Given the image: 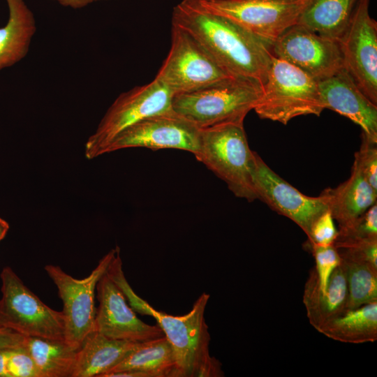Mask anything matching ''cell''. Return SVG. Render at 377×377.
Listing matches in <instances>:
<instances>
[{"mask_svg": "<svg viewBox=\"0 0 377 377\" xmlns=\"http://www.w3.org/2000/svg\"><path fill=\"white\" fill-rule=\"evenodd\" d=\"M172 24L189 33L230 75L263 87L273 57L272 45L193 0H183L174 7Z\"/></svg>", "mask_w": 377, "mask_h": 377, "instance_id": "6da1fadb", "label": "cell"}, {"mask_svg": "<svg viewBox=\"0 0 377 377\" xmlns=\"http://www.w3.org/2000/svg\"><path fill=\"white\" fill-rule=\"evenodd\" d=\"M106 272L134 311L156 320L172 348L177 377L224 376L221 364L209 353L211 337L205 318L209 294L202 293L187 313L172 316L155 309L133 291L124 276L119 247Z\"/></svg>", "mask_w": 377, "mask_h": 377, "instance_id": "7a4b0ae2", "label": "cell"}, {"mask_svg": "<svg viewBox=\"0 0 377 377\" xmlns=\"http://www.w3.org/2000/svg\"><path fill=\"white\" fill-rule=\"evenodd\" d=\"M262 87L251 80L232 76L195 91L175 94L172 110L200 129L244 121L258 103Z\"/></svg>", "mask_w": 377, "mask_h": 377, "instance_id": "3957f363", "label": "cell"}, {"mask_svg": "<svg viewBox=\"0 0 377 377\" xmlns=\"http://www.w3.org/2000/svg\"><path fill=\"white\" fill-rule=\"evenodd\" d=\"M194 156L235 196L249 202L257 200L252 177L254 151L249 148L244 121L201 129L200 147Z\"/></svg>", "mask_w": 377, "mask_h": 377, "instance_id": "277c9868", "label": "cell"}, {"mask_svg": "<svg viewBox=\"0 0 377 377\" xmlns=\"http://www.w3.org/2000/svg\"><path fill=\"white\" fill-rule=\"evenodd\" d=\"M324 110L318 82L294 66L272 57L261 96L253 110L261 119L287 124Z\"/></svg>", "mask_w": 377, "mask_h": 377, "instance_id": "5b68a950", "label": "cell"}, {"mask_svg": "<svg viewBox=\"0 0 377 377\" xmlns=\"http://www.w3.org/2000/svg\"><path fill=\"white\" fill-rule=\"evenodd\" d=\"M0 278V327L24 337L65 340L62 311L44 304L10 267L3 268Z\"/></svg>", "mask_w": 377, "mask_h": 377, "instance_id": "8992f818", "label": "cell"}, {"mask_svg": "<svg viewBox=\"0 0 377 377\" xmlns=\"http://www.w3.org/2000/svg\"><path fill=\"white\" fill-rule=\"evenodd\" d=\"M173 93L154 78L150 83L121 93L114 101L84 145V155L93 159L102 154L121 131L151 115L172 110Z\"/></svg>", "mask_w": 377, "mask_h": 377, "instance_id": "52a82bcc", "label": "cell"}, {"mask_svg": "<svg viewBox=\"0 0 377 377\" xmlns=\"http://www.w3.org/2000/svg\"><path fill=\"white\" fill-rule=\"evenodd\" d=\"M232 76L189 33L172 24L170 49L155 78L174 95Z\"/></svg>", "mask_w": 377, "mask_h": 377, "instance_id": "ba28073f", "label": "cell"}, {"mask_svg": "<svg viewBox=\"0 0 377 377\" xmlns=\"http://www.w3.org/2000/svg\"><path fill=\"white\" fill-rule=\"evenodd\" d=\"M117 248L108 251L90 274L82 279L73 278L59 266L47 265L45 267L63 302L65 341L77 349L87 336L95 330L96 284L106 272Z\"/></svg>", "mask_w": 377, "mask_h": 377, "instance_id": "9c48e42d", "label": "cell"}, {"mask_svg": "<svg viewBox=\"0 0 377 377\" xmlns=\"http://www.w3.org/2000/svg\"><path fill=\"white\" fill-rule=\"evenodd\" d=\"M272 45L297 24L306 0H193Z\"/></svg>", "mask_w": 377, "mask_h": 377, "instance_id": "30bf717a", "label": "cell"}, {"mask_svg": "<svg viewBox=\"0 0 377 377\" xmlns=\"http://www.w3.org/2000/svg\"><path fill=\"white\" fill-rule=\"evenodd\" d=\"M273 55L297 68L317 82L343 66L338 40L322 36L295 24L272 44Z\"/></svg>", "mask_w": 377, "mask_h": 377, "instance_id": "8fae6325", "label": "cell"}, {"mask_svg": "<svg viewBox=\"0 0 377 377\" xmlns=\"http://www.w3.org/2000/svg\"><path fill=\"white\" fill-rule=\"evenodd\" d=\"M369 0H359L350 23L338 40L343 66L362 92L377 105V22Z\"/></svg>", "mask_w": 377, "mask_h": 377, "instance_id": "7c38bea8", "label": "cell"}, {"mask_svg": "<svg viewBox=\"0 0 377 377\" xmlns=\"http://www.w3.org/2000/svg\"><path fill=\"white\" fill-rule=\"evenodd\" d=\"M201 129L172 110L147 117L118 134L106 147L104 154L131 147L153 150L175 149L195 155L200 142Z\"/></svg>", "mask_w": 377, "mask_h": 377, "instance_id": "4fadbf2b", "label": "cell"}, {"mask_svg": "<svg viewBox=\"0 0 377 377\" xmlns=\"http://www.w3.org/2000/svg\"><path fill=\"white\" fill-rule=\"evenodd\" d=\"M252 177L257 199L292 220L307 237L314 221L328 210L320 195L303 194L273 171L255 151Z\"/></svg>", "mask_w": 377, "mask_h": 377, "instance_id": "5bb4252c", "label": "cell"}, {"mask_svg": "<svg viewBox=\"0 0 377 377\" xmlns=\"http://www.w3.org/2000/svg\"><path fill=\"white\" fill-rule=\"evenodd\" d=\"M96 291L99 305L96 312L95 331L113 339L135 342L164 336L158 325H150L136 316L107 272L98 280Z\"/></svg>", "mask_w": 377, "mask_h": 377, "instance_id": "9a60e30c", "label": "cell"}, {"mask_svg": "<svg viewBox=\"0 0 377 377\" xmlns=\"http://www.w3.org/2000/svg\"><path fill=\"white\" fill-rule=\"evenodd\" d=\"M324 109L346 117L362 128V136L377 144V105L360 89L345 68L318 82Z\"/></svg>", "mask_w": 377, "mask_h": 377, "instance_id": "2e32d148", "label": "cell"}, {"mask_svg": "<svg viewBox=\"0 0 377 377\" xmlns=\"http://www.w3.org/2000/svg\"><path fill=\"white\" fill-rule=\"evenodd\" d=\"M327 205L339 229L351 225L376 202L377 191L367 182L357 167L352 166L350 177L337 187L324 189L320 194Z\"/></svg>", "mask_w": 377, "mask_h": 377, "instance_id": "e0dca14e", "label": "cell"}, {"mask_svg": "<svg viewBox=\"0 0 377 377\" xmlns=\"http://www.w3.org/2000/svg\"><path fill=\"white\" fill-rule=\"evenodd\" d=\"M138 343L113 339L93 331L77 350L73 377H102L134 350Z\"/></svg>", "mask_w": 377, "mask_h": 377, "instance_id": "ac0fdd59", "label": "cell"}, {"mask_svg": "<svg viewBox=\"0 0 377 377\" xmlns=\"http://www.w3.org/2000/svg\"><path fill=\"white\" fill-rule=\"evenodd\" d=\"M348 284L341 264L331 276L327 291L319 293L313 269L304 287L303 303L310 324L318 330L348 310Z\"/></svg>", "mask_w": 377, "mask_h": 377, "instance_id": "d6986e66", "label": "cell"}, {"mask_svg": "<svg viewBox=\"0 0 377 377\" xmlns=\"http://www.w3.org/2000/svg\"><path fill=\"white\" fill-rule=\"evenodd\" d=\"M8 19L0 28V71L23 59L36 31L34 15L24 0H6Z\"/></svg>", "mask_w": 377, "mask_h": 377, "instance_id": "ffe728a7", "label": "cell"}, {"mask_svg": "<svg viewBox=\"0 0 377 377\" xmlns=\"http://www.w3.org/2000/svg\"><path fill=\"white\" fill-rule=\"evenodd\" d=\"M359 0H306L297 24L339 40L346 30Z\"/></svg>", "mask_w": 377, "mask_h": 377, "instance_id": "44dd1931", "label": "cell"}, {"mask_svg": "<svg viewBox=\"0 0 377 377\" xmlns=\"http://www.w3.org/2000/svg\"><path fill=\"white\" fill-rule=\"evenodd\" d=\"M348 284V309L377 302V267L357 247L337 249Z\"/></svg>", "mask_w": 377, "mask_h": 377, "instance_id": "7402d4cb", "label": "cell"}, {"mask_svg": "<svg viewBox=\"0 0 377 377\" xmlns=\"http://www.w3.org/2000/svg\"><path fill=\"white\" fill-rule=\"evenodd\" d=\"M125 370L140 371L146 377H177L173 350L165 335L139 342L137 347L109 372Z\"/></svg>", "mask_w": 377, "mask_h": 377, "instance_id": "603a6c76", "label": "cell"}, {"mask_svg": "<svg viewBox=\"0 0 377 377\" xmlns=\"http://www.w3.org/2000/svg\"><path fill=\"white\" fill-rule=\"evenodd\" d=\"M318 332L328 338L347 343L377 340V302L348 309L320 327Z\"/></svg>", "mask_w": 377, "mask_h": 377, "instance_id": "cb8c5ba5", "label": "cell"}, {"mask_svg": "<svg viewBox=\"0 0 377 377\" xmlns=\"http://www.w3.org/2000/svg\"><path fill=\"white\" fill-rule=\"evenodd\" d=\"M23 347L33 358L40 377H73L78 349L65 340L25 337Z\"/></svg>", "mask_w": 377, "mask_h": 377, "instance_id": "d4e9b609", "label": "cell"}, {"mask_svg": "<svg viewBox=\"0 0 377 377\" xmlns=\"http://www.w3.org/2000/svg\"><path fill=\"white\" fill-rule=\"evenodd\" d=\"M377 239V203L371 205L349 226L338 230L333 245L338 247L350 242Z\"/></svg>", "mask_w": 377, "mask_h": 377, "instance_id": "484cf974", "label": "cell"}, {"mask_svg": "<svg viewBox=\"0 0 377 377\" xmlns=\"http://www.w3.org/2000/svg\"><path fill=\"white\" fill-rule=\"evenodd\" d=\"M315 258L313 269L317 288L322 295L327 291L328 283L334 270L341 264V257L337 249L333 245L320 246L309 244Z\"/></svg>", "mask_w": 377, "mask_h": 377, "instance_id": "4316f807", "label": "cell"}, {"mask_svg": "<svg viewBox=\"0 0 377 377\" xmlns=\"http://www.w3.org/2000/svg\"><path fill=\"white\" fill-rule=\"evenodd\" d=\"M353 165L357 167L367 182L377 191V147L362 136L360 149L355 154Z\"/></svg>", "mask_w": 377, "mask_h": 377, "instance_id": "83f0119b", "label": "cell"}, {"mask_svg": "<svg viewBox=\"0 0 377 377\" xmlns=\"http://www.w3.org/2000/svg\"><path fill=\"white\" fill-rule=\"evenodd\" d=\"M7 368L10 377H40L33 358L23 346L10 349Z\"/></svg>", "mask_w": 377, "mask_h": 377, "instance_id": "f1b7e54d", "label": "cell"}, {"mask_svg": "<svg viewBox=\"0 0 377 377\" xmlns=\"http://www.w3.org/2000/svg\"><path fill=\"white\" fill-rule=\"evenodd\" d=\"M338 235L334 219L329 210L313 223L308 237L309 244L328 246L334 244Z\"/></svg>", "mask_w": 377, "mask_h": 377, "instance_id": "f546056e", "label": "cell"}, {"mask_svg": "<svg viewBox=\"0 0 377 377\" xmlns=\"http://www.w3.org/2000/svg\"><path fill=\"white\" fill-rule=\"evenodd\" d=\"M25 337L6 327H0V349H13L23 346Z\"/></svg>", "mask_w": 377, "mask_h": 377, "instance_id": "4dcf8cb0", "label": "cell"}, {"mask_svg": "<svg viewBox=\"0 0 377 377\" xmlns=\"http://www.w3.org/2000/svg\"><path fill=\"white\" fill-rule=\"evenodd\" d=\"M60 5L73 9L82 8L94 2L108 0H52Z\"/></svg>", "mask_w": 377, "mask_h": 377, "instance_id": "1f68e13d", "label": "cell"}, {"mask_svg": "<svg viewBox=\"0 0 377 377\" xmlns=\"http://www.w3.org/2000/svg\"><path fill=\"white\" fill-rule=\"evenodd\" d=\"M10 349H0V377H10L7 363Z\"/></svg>", "mask_w": 377, "mask_h": 377, "instance_id": "d6a6232c", "label": "cell"}, {"mask_svg": "<svg viewBox=\"0 0 377 377\" xmlns=\"http://www.w3.org/2000/svg\"><path fill=\"white\" fill-rule=\"evenodd\" d=\"M8 230V223L2 218H0V242L5 237Z\"/></svg>", "mask_w": 377, "mask_h": 377, "instance_id": "836d02e7", "label": "cell"}]
</instances>
